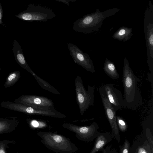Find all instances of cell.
Listing matches in <instances>:
<instances>
[{
    "instance_id": "obj_1",
    "label": "cell",
    "mask_w": 153,
    "mask_h": 153,
    "mask_svg": "<svg viewBox=\"0 0 153 153\" xmlns=\"http://www.w3.org/2000/svg\"><path fill=\"white\" fill-rule=\"evenodd\" d=\"M139 78L134 74L126 57L124 59L122 82L124 92L123 108L135 110L142 104L141 92L137 86Z\"/></svg>"
},
{
    "instance_id": "obj_19",
    "label": "cell",
    "mask_w": 153,
    "mask_h": 153,
    "mask_svg": "<svg viewBox=\"0 0 153 153\" xmlns=\"http://www.w3.org/2000/svg\"><path fill=\"white\" fill-rule=\"evenodd\" d=\"M116 119L117 126L122 131H125L127 128V126L124 119L118 115L116 116Z\"/></svg>"
},
{
    "instance_id": "obj_3",
    "label": "cell",
    "mask_w": 153,
    "mask_h": 153,
    "mask_svg": "<svg viewBox=\"0 0 153 153\" xmlns=\"http://www.w3.org/2000/svg\"><path fill=\"white\" fill-rule=\"evenodd\" d=\"M37 134L48 149L58 153H74L79 148L69 138L56 132L39 131Z\"/></svg>"
},
{
    "instance_id": "obj_20",
    "label": "cell",
    "mask_w": 153,
    "mask_h": 153,
    "mask_svg": "<svg viewBox=\"0 0 153 153\" xmlns=\"http://www.w3.org/2000/svg\"><path fill=\"white\" fill-rule=\"evenodd\" d=\"M153 150H151L150 146L146 144L140 146L137 150V153H151Z\"/></svg>"
},
{
    "instance_id": "obj_5",
    "label": "cell",
    "mask_w": 153,
    "mask_h": 153,
    "mask_svg": "<svg viewBox=\"0 0 153 153\" xmlns=\"http://www.w3.org/2000/svg\"><path fill=\"white\" fill-rule=\"evenodd\" d=\"M23 20L32 22H46L55 17L56 15L51 9L42 6L30 4L27 9L16 15Z\"/></svg>"
},
{
    "instance_id": "obj_18",
    "label": "cell",
    "mask_w": 153,
    "mask_h": 153,
    "mask_svg": "<svg viewBox=\"0 0 153 153\" xmlns=\"http://www.w3.org/2000/svg\"><path fill=\"white\" fill-rule=\"evenodd\" d=\"M20 76V72L18 71L10 73L6 78L4 87L8 88L13 85L19 80Z\"/></svg>"
},
{
    "instance_id": "obj_15",
    "label": "cell",
    "mask_w": 153,
    "mask_h": 153,
    "mask_svg": "<svg viewBox=\"0 0 153 153\" xmlns=\"http://www.w3.org/2000/svg\"><path fill=\"white\" fill-rule=\"evenodd\" d=\"M103 69L110 78L114 79H117L120 78L114 63L107 58L104 64Z\"/></svg>"
},
{
    "instance_id": "obj_22",
    "label": "cell",
    "mask_w": 153,
    "mask_h": 153,
    "mask_svg": "<svg viewBox=\"0 0 153 153\" xmlns=\"http://www.w3.org/2000/svg\"><path fill=\"white\" fill-rule=\"evenodd\" d=\"M31 125L34 127L42 128L46 126V125L42 122L36 120H32L30 122Z\"/></svg>"
},
{
    "instance_id": "obj_9",
    "label": "cell",
    "mask_w": 153,
    "mask_h": 153,
    "mask_svg": "<svg viewBox=\"0 0 153 153\" xmlns=\"http://www.w3.org/2000/svg\"><path fill=\"white\" fill-rule=\"evenodd\" d=\"M67 46L70 54L75 63L87 71L93 73L95 72L93 62L87 53L73 43H67Z\"/></svg>"
},
{
    "instance_id": "obj_25",
    "label": "cell",
    "mask_w": 153,
    "mask_h": 153,
    "mask_svg": "<svg viewBox=\"0 0 153 153\" xmlns=\"http://www.w3.org/2000/svg\"><path fill=\"white\" fill-rule=\"evenodd\" d=\"M0 153H5L4 150L2 149L0 150Z\"/></svg>"
},
{
    "instance_id": "obj_12",
    "label": "cell",
    "mask_w": 153,
    "mask_h": 153,
    "mask_svg": "<svg viewBox=\"0 0 153 153\" xmlns=\"http://www.w3.org/2000/svg\"><path fill=\"white\" fill-rule=\"evenodd\" d=\"M98 90L104 107L105 114L111 128L113 134L117 140L118 142H120V135L116 121V112L106 95L100 90Z\"/></svg>"
},
{
    "instance_id": "obj_13",
    "label": "cell",
    "mask_w": 153,
    "mask_h": 153,
    "mask_svg": "<svg viewBox=\"0 0 153 153\" xmlns=\"http://www.w3.org/2000/svg\"><path fill=\"white\" fill-rule=\"evenodd\" d=\"M13 50L15 58L17 63L33 76L35 74L27 63L23 53L22 49L16 40H14L13 41Z\"/></svg>"
},
{
    "instance_id": "obj_10",
    "label": "cell",
    "mask_w": 153,
    "mask_h": 153,
    "mask_svg": "<svg viewBox=\"0 0 153 153\" xmlns=\"http://www.w3.org/2000/svg\"><path fill=\"white\" fill-rule=\"evenodd\" d=\"M13 102L33 108L55 110L54 109L53 103L52 100L44 97L22 95L15 99Z\"/></svg>"
},
{
    "instance_id": "obj_6",
    "label": "cell",
    "mask_w": 153,
    "mask_h": 153,
    "mask_svg": "<svg viewBox=\"0 0 153 153\" xmlns=\"http://www.w3.org/2000/svg\"><path fill=\"white\" fill-rule=\"evenodd\" d=\"M75 85L77 102L80 114L82 115L89 106L94 105L95 88L88 85V90H86L79 76L75 79Z\"/></svg>"
},
{
    "instance_id": "obj_11",
    "label": "cell",
    "mask_w": 153,
    "mask_h": 153,
    "mask_svg": "<svg viewBox=\"0 0 153 153\" xmlns=\"http://www.w3.org/2000/svg\"><path fill=\"white\" fill-rule=\"evenodd\" d=\"M99 90L106 95L116 112L123 108V97L120 91L114 87L113 84H104L100 87Z\"/></svg>"
},
{
    "instance_id": "obj_16",
    "label": "cell",
    "mask_w": 153,
    "mask_h": 153,
    "mask_svg": "<svg viewBox=\"0 0 153 153\" xmlns=\"http://www.w3.org/2000/svg\"><path fill=\"white\" fill-rule=\"evenodd\" d=\"M107 134H102L97 136L94 146L89 153H96L110 141V136L108 137Z\"/></svg>"
},
{
    "instance_id": "obj_14",
    "label": "cell",
    "mask_w": 153,
    "mask_h": 153,
    "mask_svg": "<svg viewBox=\"0 0 153 153\" xmlns=\"http://www.w3.org/2000/svg\"><path fill=\"white\" fill-rule=\"evenodd\" d=\"M132 29L126 26H122L119 28L113 34L114 39L126 42L129 40L132 36Z\"/></svg>"
},
{
    "instance_id": "obj_21",
    "label": "cell",
    "mask_w": 153,
    "mask_h": 153,
    "mask_svg": "<svg viewBox=\"0 0 153 153\" xmlns=\"http://www.w3.org/2000/svg\"><path fill=\"white\" fill-rule=\"evenodd\" d=\"M130 146L129 142L126 139L124 144L120 148V153H128Z\"/></svg>"
},
{
    "instance_id": "obj_7",
    "label": "cell",
    "mask_w": 153,
    "mask_h": 153,
    "mask_svg": "<svg viewBox=\"0 0 153 153\" xmlns=\"http://www.w3.org/2000/svg\"><path fill=\"white\" fill-rule=\"evenodd\" d=\"M2 107L24 113L63 118L66 116L55 110L33 108L22 103L8 101H2L0 104Z\"/></svg>"
},
{
    "instance_id": "obj_4",
    "label": "cell",
    "mask_w": 153,
    "mask_h": 153,
    "mask_svg": "<svg viewBox=\"0 0 153 153\" xmlns=\"http://www.w3.org/2000/svg\"><path fill=\"white\" fill-rule=\"evenodd\" d=\"M144 29L146 48L147 63L150 71L153 72V4L149 0L144 13Z\"/></svg>"
},
{
    "instance_id": "obj_8",
    "label": "cell",
    "mask_w": 153,
    "mask_h": 153,
    "mask_svg": "<svg viewBox=\"0 0 153 153\" xmlns=\"http://www.w3.org/2000/svg\"><path fill=\"white\" fill-rule=\"evenodd\" d=\"M62 126L74 133L77 139L82 141H92L98 135L99 126L95 122L89 126H79L70 123H64Z\"/></svg>"
},
{
    "instance_id": "obj_26",
    "label": "cell",
    "mask_w": 153,
    "mask_h": 153,
    "mask_svg": "<svg viewBox=\"0 0 153 153\" xmlns=\"http://www.w3.org/2000/svg\"><path fill=\"white\" fill-rule=\"evenodd\" d=\"M151 153H153V152H152Z\"/></svg>"
},
{
    "instance_id": "obj_17",
    "label": "cell",
    "mask_w": 153,
    "mask_h": 153,
    "mask_svg": "<svg viewBox=\"0 0 153 153\" xmlns=\"http://www.w3.org/2000/svg\"><path fill=\"white\" fill-rule=\"evenodd\" d=\"M19 121L18 118L16 117H7L0 118V130L13 127Z\"/></svg>"
},
{
    "instance_id": "obj_24",
    "label": "cell",
    "mask_w": 153,
    "mask_h": 153,
    "mask_svg": "<svg viewBox=\"0 0 153 153\" xmlns=\"http://www.w3.org/2000/svg\"><path fill=\"white\" fill-rule=\"evenodd\" d=\"M3 15V11L2 10V6L0 2V25L2 24L3 22L2 21V17Z\"/></svg>"
},
{
    "instance_id": "obj_23",
    "label": "cell",
    "mask_w": 153,
    "mask_h": 153,
    "mask_svg": "<svg viewBox=\"0 0 153 153\" xmlns=\"http://www.w3.org/2000/svg\"><path fill=\"white\" fill-rule=\"evenodd\" d=\"M58 2H62L67 5L69 6V2H75L76 0H55Z\"/></svg>"
},
{
    "instance_id": "obj_2",
    "label": "cell",
    "mask_w": 153,
    "mask_h": 153,
    "mask_svg": "<svg viewBox=\"0 0 153 153\" xmlns=\"http://www.w3.org/2000/svg\"><path fill=\"white\" fill-rule=\"evenodd\" d=\"M120 10V9L115 8L102 12L96 8L95 12L85 14L82 18L78 19L74 24L73 30L85 34L97 32L105 19L115 14Z\"/></svg>"
}]
</instances>
